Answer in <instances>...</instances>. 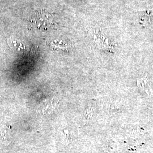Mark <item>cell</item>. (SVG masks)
Masks as SVG:
<instances>
[{"mask_svg": "<svg viewBox=\"0 0 153 153\" xmlns=\"http://www.w3.org/2000/svg\"><path fill=\"white\" fill-rule=\"evenodd\" d=\"M8 43L9 44V45L12 48H16V49H19V48H23L22 44L21 43L19 44H18L16 41L9 40V41H8Z\"/></svg>", "mask_w": 153, "mask_h": 153, "instance_id": "6da1fadb", "label": "cell"}]
</instances>
